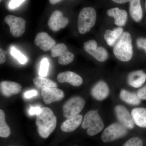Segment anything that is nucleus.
I'll use <instances>...</instances> for the list:
<instances>
[{"label":"nucleus","instance_id":"f3484780","mask_svg":"<svg viewBox=\"0 0 146 146\" xmlns=\"http://www.w3.org/2000/svg\"><path fill=\"white\" fill-rule=\"evenodd\" d=\"M107 14L114 18L115 25L120 27L125 25L127 18L126 11L115 7L108 10Z\"/></svg>","mask_w":146,"mask_h":146},{"label":"nucleus","instance_id":"0eeeda50","mask_svg":"<svg viewBox=\"0 0 146 146\" xmlns=\"http://www.w3.org/2000/svg\"><path fill=\"white\" fill-rule=\"evenodd\" d=\"M50 52L52 57H59L58 61L61 65L70 64L74 58V54L68 50L66 45L62 43L56 45L50 50Z\"/></svg>","mask_w":146,"mask_h":146},{"label":"nucleus","instance_id":"423d86ee","mask_svg":"<svg viewBox=\"0 0 146 146\" xmlns=\"http://www.w3.org/2000/svg\"><path fill=\"white\" fill-rule=\"evenodd\" d=\"M127 133V128L121 124L114 123L104 131L101 136L102 141L104 143L112 142L123 138Z\"/></svg>","mask_w":146,"mask_h":146},{"label":"nucleus","instance_id":"1a4fd4ad","mask_svg":"<svg viewBox=\"0 0 146 146\" xmlns=\"http://www.w3.org/2000/svg\"><path fill=\"white\" fill-rule=\"evenodd\" d=\"M84 49L86 52L91 55L100 62H103L107 60L108 53L105 48L98 47L95 40H90L84 43Z\"/></svg>","mask_w":146,"mask_h":146},{"label":"nucleus","instance_id":"20e7f679","mask_svg":"<svg viewBox=\"0 0 146 146\" xmlns=\"http://www.w3.org/2000/svg\"><path fill=\"white\" fill-rule=\"evenodd\" d=\"M96 12L94 8L86 7L82 9L78 16L79 32L84 34L90 31L96 23Z\"/></svg>","mask_w":146,"mask_h":146},{"label":"nucleus","instance_id":"7c9ffc66","mask_svg":"<svg viewBox=\"0 0 146 146\" xmlns=\"http://www.w3.org/2000/svg\"><path fill=\"white\" fill-rule=\"evenodd\" d=\"M137 95L141 100H146V85L139 89Z\"/></svg>","mask_w":146,"mask_h":146},{"label":"nucleus","instance_id":"cd10ccee","mask_svg":"<svg viewBox=\"0 0 146 146\" xmlns=\"http://www.w3.org/2000/svg\"><path fill=\"white\" fill-rule=\"evenodd\" d=\"M143 140L139 137H133L128 140L123 146H143Z\"/></svg>","mask_w":146,"mask_h":146},{"label":"nucleus","instance_id":"9d476101","mask_svg":"<svg viewBox=\"0 0 146 146\" xmlns=\"http://www.w3.org/2000/svg\"><path fill=\"white\" fill-rule=\"evenodd\" d=\"M41 96L44 102L49 104L63 99L64 93L62 90L57 88L47 87L42 89Z\"/></svg>","mask_w":146,"mask_h":146},{"label":"nucleus","instance_id":"412c9836","mask_svg":"<svg viewBox=\"0 0 146 146\" xmlns=\"http://www.w3.org/2000/svg\"><path fill=\"white\" fill-rule=\"evenodd\" d=\"M129 14L133 21L140 22L143 17L141 0H131L129 2Z\"/></svg>","mask_w":146,"mask_h":146},{"label":"nucleus","instance_id":"9b49d317","mask_svg":"<svg viewBox=\"0 0 146 146\" xmlns=\"http://www.w3.org/2000/svg\"><path fill=\"white\" fill-rule=\"evenodd\" d=\"M115 111L117 117L124 126L127 129H132L134 127V123L131 115L125 106L117 105L115 107Z\"/></svg>","mask_w":146,"mask_h":146},{"label":"nucleus","instance_id":"4468645a","mask_svg":"<svg viewBox=\"0 0 146 146\" xmlns=\"http://www.w3.org/2000/svg\"><path fill=\"white\" fill-rule=\"evenodd\" d=\"M57 78L58 81L60 83L68 82L74 86H81L83 83V80L80 76L70 71L59 73Z\"/></svg>","mask_w":146,"mask_h":146},{"label":"nucleus","instance_id":"2eb2a0df","mask_svg":"<svg viewBox=\"0 0 146 146\" xmlns=\"http://www.w3.org/2000/svg\"><path fill=\"white\" fill-rule=\"evenodd\" d=\"M110 93L109 87L103 81L97 82L92 88L91 94L92 97L98 101H102L108 96Z\"/></svg>","mask_w":146,"mask_h":146},{"label":"nucleus","instance_id":"ddd939ff","mask_svg":"<svg viewBox=\"0 0 146 146\" xmlns=\"http://www.w3.org/2000/svg\"><path fill=\"white\" fill-rule=\"evenodd\" d=\"M34 43L37 46L44 51L51 50L56 44L55 40L45 32L39 33L36 35Z\"/></svg>","mask_w":146,"mask_h":146},{"label":"nucleus","instance_id":"c9c22d12","mask_svg":"<svg viewBox=\"0 0 146 146\" xmlns=\"http://www.w3.org/2000/svg\"><path fill=\"white\" fill-rule=\"evenodd\" d=\"M49 1L50 3L51 4L55 5L57 3H59L62 0H49Z\"/></svg>","mask_w":146,"mask_h":146},{"label":"nucleus","instance_id":"f704fd0d","mask_svg":"<svg viewBox=\"0 0 146 146\" xmlns=\"http://www.w3.org/2000/svg\"><path fill=\"white\" fill-rule=\"evenodd\" d=\"M112 1L117 3L124 4L130 2L131 0H112Z\"/></svg>","mask_w":146,"mask_h":146},{"label":"nucleus","instance_id":"6e6552de","mask_svg":"<svg viewBox=\"0 0 146 146\" xmlns=\"http://www.w3.org/2000/svg\"><path fill=\"white\" fill-rule=\"evenodd\" d=\"M6 23L10 27V32L14 37H19L25 30L26 21L23 18L9 15L4 19Z\"/></svg>","mask_w":146,"mask_h":146},{"label":"nucleus","instance_id":"b1692460","mask_svg":"<svg viewBox=\"0 0 146 146\" xmlns=\"http://www.w3.org/2000/svg\"><path fill=\"white\" fill-rule=\"evenodd\" d=\"M35 86L39 89H43L47 87H57V84L49 79L41 76H37L33 79Z\"/></svg>","mask_w":146,"mask_h":146},{"label":"nucleus","instance_id":"473e14b6","mask_svg":"<svg viewBox=\"0 0 146 146\" xmlns=\"http://www.w3.org/2000/svg\"><path fill=\"white\" fill-rule=\"evenodd\" d=\"M37 92L36 90H31L27 91L24 94V97L26 98H30L35 96L37 95Z\"/></svg>","mask_w":146,"mask_h":146},{"label":"nucleus","instance_id":"7ed1b4c3","mask_svg":"<svg viewBox=\"0 0 146 146\" xmlns=\"http://www.w3.org/2000/svg\"><path fill=\"white\" fill-rule=\"evenodd\" d=\"M84 129L87 128V134L93 136L101 132L104 127V123L98 110H90L84 116L81 125Z\"/></svg>","mask_w":146,"mask_h":146},{"label":"nucleus","instance_id":"f8f14e48","mask_svg":"<svg viewBox=\"0 0 146 146\" xmlns=\"http://www.w3.org/2000/svg\"><path fill=\"white\" fill-rule=\"evenodd\" d=\"M69 22L68 18L63 17V14L59 11L56 10L53 12L48 21V25L50 29L54 31H57L64 28Z\"/></svg>","mask_w":146,"mask_h":146},{"label":"nucleus","instance_id":"2f4dec72","mask_svg":"<svg viewBox=\"0 0 146 146\" xmlns=\"http://www.w3.org/2000/svg\"><path fill=\"white\" fill-rule=\"evenodd\" d=\"M41 108L40 107L36 106V107H31L29 110V113L31 115H38L41 111Z\"/></svg>","mask_w":146,"mask_h":146},{"label":"nucleus","instance_id":"6ab92c4d","mask_svg":"<svg viewBox=\"0 0 146 146\" xmlns=\"http://www.w3.org/2000/svg\"><path fill=\"white\" fill-rule=\"evenodd\" d=\"M82 115H78L70 119H67L60 127L63 132H70L76 130L81 124L82 121Z\"/></svg>","mask_w":146,"mask_h":146},{"label":"nucleus","instance_id":"aec40b11","mask_svg":"<svg viewBox=\"0 0 146 146\" xmlns=\"http://www.w3.org/2000/svg\"><path fill=\"white\" fill-rule=\"evenodd\" d=\"M134 123L140 127L146 128V108H136L131 110Z\"/></svg>","mask_w":146,"mask_h":146},{"label":"nucleus","instance_id":"f03ea898","mask_svg":"<svg viewBox=\"0 0 146 146\" xmlns=\"http://www.w3.org/2000/svg\"><path fill=\"white\" fill-rule=\"evenodd\" d=\"M113 52L117 59L127 62L133 56V46L131 35L127 32H123L114 45Z\"/></svg>","mask_w":146,"mask_h":146},{"label":"nucleus","instance_id":"dca6fc26","mask_svg":"<svg viewBox=\"0 0 146 146\" xmlns=\"http://www.w3.org/2000/svg\"><path fill=\"white\" fill-rule=\"evenodd\" d=\"M1 92L4 96L9 97L19 94L22 90L21 84L14 82L4 81L0 84Z\"/></svg>","mask_w":146,"mask_h":146},{"label":"nucleus","instance_id":"f257e3e1","mask_svg":"<svg viewBox=\"0 0 146 146\" xmlns=\"http://www.w3.org/2000/svg\"><path fill=\"white\" fill-rule=\"evenodd\" d=\"M57 119L53 112L47 107L41 108L40 113L36 115V125L39 136L47 138L56 127Z\"/></svg>","mask_w":146,"mask_h":146},{"label":"nucleus","instance_id":"c756f323","mask_svg":"<svg viewBox=\"0 0 146 146\" xmlns=\"http://www.w3.org/2000/svg\"><path fill=\"white\" fill-rule=\"evenodd\" d=\"M25 0H11L9 3V6L11 9L16 8L21 5Z\"/></svg>","mask_w":146,"mask_h":146},{"label":"nucleus","instance_id":"bb28decb","mask_svg":"<svg viewBox=\"0 0 146 146\" xmlns=\"http://www.w3.org/2000/svg\"><path fill=\"white\" fill-rule=\"evenodd\" d=\"M49 63L46 58H44L42 60L40 65L39 75L40 76L44 77L47 76L48 70Z\"/></svg>","mask_w":146,"mask_h":146},{"label":"nucleus","instance_id":"5701e85b","mask_svg":"<svg viewBox=\"0 0 146 146\" xmlns=\"http://www.w3.org/2000/svg\"><path fill=\"white\" fill-rule=\"evenodd\" d=\"M123 33V29L121 27L114 29L112 31L107 30L105 33L104 39L108 45L110 46H114Z\"/></svg>","mask_w":146,"mask_h":146},{"label":"nucleus","instance_id":"e433bc0d","mask_svg":"<svg viewBox=\"0 0 146 146\" xmlns=\"http://www.w3.org/2000/svg\"><path fill=\"white\" fill-rule=\"evenodd\" d=\"M4 1V0H0V1L1 2L2 1Z\"/></svg>","mask_w":146,"mask_h":146},{"label":"nucleus","instance_id":"a211bd4d","mask_svg":"<svg viewBox=\"0 0 146 146\" xmlns=\"http://www.w3.org/2000/svg\"><path fill=\"white\" fill-rule=\"evenodd\" d=\"M146 80V74L143 71L138 70L132 72L129 75L127 81L129 84L135 88L141 87Z\"/></svg>","mask_w":146,"mask_h":146},{"label":"nucleus","instance_id":"72a5a7b5","mask_svg":"<svg viewBox=\"0 0 146 146\" xmlns=\"http://www.w3.org/2000/svg\"><path fill=\"white\" fill-rule=\"evenodd\" d=\"M6 54V51L3 50L1 48L0 49V64H2L5 62V55Z\"/></svg>","mask_w":146,"mask_h":146},{"label":"nucleus","instance_id":"393cba45","mask_svg":"<svg viewBox=\"0 0 146 146\" xmlns=\"http://www.w3.org/2000/svg\"><path fill=\"white\" fill-rule=\"evenodd\" d=\"M10 128L5 121V115L2 110H0V136L2 138H7L10 135Z\"/></svg>","mask_w":146,"mask_h":146},{"label":"nucleus","instance_id":"39448f33","mask_svg":"<svg viewBox=\"0 0 146 146\" xmlns=\"http://www.w3.org/2000/svg\"><path fill=\"white\" fill-rule=\"evenodd\" d=\"M85 104V101L82 97L79 96L72 97L63 105V116L68 119L78 115L83 109Z\"/></svg>","mask_w":146,"mask_h":146},{"label":"nucleus","instance_id":"c85d7f7f","mask_svg":"<svg viewBox=\"0 0 146 146\" xmlns=\"http://www.w3.org/2000/svg\"><path fill=\"white\" fill-rule=\"evenodd\" d=\"M137 47L140 49L145 50L146 54V38L140 37L136 41Z\"/></svg>","mask_w":146,"mask_h":146},{"label":"nucleus","instance_id":"4be33fe9","mask_svg":"<svg viewBox=\"0 0 146 146\" xmlns=\"http://www.w3.org/2000/svg\"><path fill=\"white\" fill-rule=\"evenodd\" d=\"M120 98L123 101L131 105H138L141 103V99L137 94L124 89L121 91Z\"/></svg>","mask_w":146,"mask_h":146},{"label":"nucleus","instance_id":"4c0bfd02","mask_svg":"<svg viewBox=\"0 0 146 146\" xmlns=\"http://www.w3.org/2000/svg\"><path fill=\"white\" fill-rule=\"evenodd\" d=\"M145 7H146V3H145Z\"/></svg>","mask_w":146,"mask_h":146},{"label":"nucleus","instance_id":"a878e982","mask_svg":"<svg viewBox=\"0 0 146 146\" xmlns=\"http://www.w3.org/2000/svg\"><path fill=\"white\" fill-rule=\"evenodd\" d=\"M11 53L13 57L16 58L21 64H24L26 63L27 58L14 47H12L11 48Z\"/></svg>","mask_w":146,"mask_h":146}]
</instances>
